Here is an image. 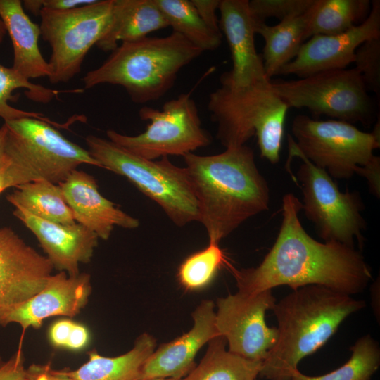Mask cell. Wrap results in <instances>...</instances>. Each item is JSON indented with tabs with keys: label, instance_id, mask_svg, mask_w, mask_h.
Listing matches in <instances>:
<instances>
[{
	"label": "cell",
	"instance_id": "9",
	"mask_svg": "<svg viewBox=\"0 0 380 380\" xmlns=\"http://www.w3.org/2000/svg\"><path fill=\"white\" fill-rule=\"evenodd\" d=\"M379 117L373 130L365 132L353 124L318 120L298 115L291 125L296 150L334 179H349L380 148Z\"/></svg>",
	"mask_w": 380,
	"mask_h": 380
},
{
	"label": "cell",
	"instance_id": "27",
	"mask_svg": "<svg viewBox=\"0 0 380 380\" xmlns=\"http://www.w3.org/2000/svg\"><path fill=\"white\" fill-rule=\"evenodd\" d=\"M370 6L369 0H315L308 10L307 39L347 31L367 17Z\"/></svg>",
	"mask_w": 380,
	"mask_h": 380
},
{
	"label": "cell",
	"instance_id": "28",
	"mask_svg": "<svg viewBox=\"0 0 380 380\" xmlns=\"http://www.w3.org/2000/svg\"><path fill=\"white\" fill-rule=\"evenodd\" d=\"M173 32L182 35L203 52L217 49L221 31L210 28L200 17L191 0H154Z\"/></svg>",
	"mask_w": 380,
	"mask_h": 380
},
{
	"label": "cell",
	"instance_id": "43",
	"mask_svg": "<svg viewBox=\"0 0 380 380\" xmlns=\"http://www.w3.org/2000/svg\"><path fill=\"white\" fill-rule=\"evenodd\" d=\"M6 29L3 22L2 19L0 17V46L3 42L4 38L6 34Z\"/></svg>",
	"mask_w": 380,
	"mask_h": 380
},
{
	"label": "cell",
	"instance_id": "34",
	"mask_svg": "<svg viewBox=\"0 0 380 380\" xmlns=\"http://www.w3.org/2000/svg\"><path fill=\"white\" fill-rule=\"evenodd\" d=\"M96 0H25L23 6L34 15H39L42 9L63 11L92 4Z\"/></svg>",
	"mask_w": 380,
	"mask_h": 380
},
{
	"label": "cell",
	"instance_id": "15",
	"mask_svg": "<svg viewBox=\"0 0 380 380\" xmlns=\"http://www.w3.org/2000/svg\"><path fill=\"white\" fill-rule=\"evenodd\" d=\"M380 37V1L374 0L367 17L359 25L334 35H314L304 42L296 57L279 75L300 78L354 63L356 49L368 39Z\"/></svg>",
	"mask_w": 380,
	"mask_h": 380
},
{
	"label": "cell",
	"instance_id": "12",
	"mask_svg": "<svg viewBox=\"0 0 380 380\" xmlns=\"http://www.w3.org/2000/svg\"><path fill=\"white\" fill-rule=\"evenodd\" d=\"M270 81L289 108H304L314 115L351 124L368 125L371 121L372 104L355 68L327 70L298 80Z\"/></svg>",
	"mask_w": 380,
	"mask_h": 380
},
{
	"label": "cell",
	"instance_id": "22",
	"mask_svg": "<svg viewBox=\"0 0 380 380\" xmlns=\"http://www.w3.org/2000/svg\"><path fill=\"white\" fill-rule=\"evenodd\" d=\"M169 27L154 0H113L108 30L96 44L103 51H113L121 41L133 42Z\"/></svg>",
	"mask_w": 380,
	"mask_h": 380
},
{
	"label": "cell",
	"instance_id": "38",
	"mask_svg": "<svg viewBox=\"0 0 380 380\" xmlns=\"http://www.w3.org/2000/svg\"><path fill=\"white\" fill-rule=\"evenodd\" d=\"M202 20L213 30L221 31L216 11L220 0H191Z\"/></svg>",
	"mask_w": 380,
	"mask_h": 380
},
{
	"label": "cell",
	"instance_id": "25",
	"mask_svg": "<svg viewBox=\"0 0 380 380\" xmlns=\"http://www.w3.org/2000/svg\"><path fill=\"white\" fill-rule=\"evenodd\" d=\"M226 345L222 336L210 340L200 362L180 380H255L262 362L234 354Z\"/></svg>",
	"mask_w": 380,
	"mask_h": 380
},
{
	"label": "cell",
	"instance_id": "16",
	"mask_svg": "<svg viewBox=\"0 0 380 380\" xmlns=\"http://www.w3.org/2000/svg\"><path fill=\"white\" fill-rule=\"evenodd\" d=\"M91 293L88 274L69 276L59 272L51 274L39 292L5 315L1 326L17 323L25 331L29 327L40 328L44 320L51 317H75L87 305Z\"/></svg>",
	"mask_w": 380,
	"mask_h": 380
},
{
	"label": "cell",
	"instance_id": "24",
	"mask_svg": "<svg viewBox=\"0 0 380 380\" xmlns=\"http://www.w3.org/2000/svg\"><path fill=\"white\" fill-rule=\"evenodd\" d=\"M308 20V11L303 15L283 20L274 25L255 21V32L265 42L262 59L269 80L298 55L304 41Z\"/></svg>",
	"mask_w": 380,
	"mask_h": 380
},
{
	"label": "cell",
	"instance_id": "13",
	"mask_svg": "<svg viewBox=\"0 0 380 380\" xmlns=\"http://www.w3.org/2000/svg\"><path fill=\"white\" fill-rule=\"evenodd\" d=\"M276 298L272 290L257 293L239 291L217 300L215 324L228 350L246 359L262 362L277 339V327L266 324L265 315Z\"/></svg>",
	"mask_w": 380,
	"mask_h": 380
},
{
	"label": "cell",
	"instance_id": "17",
	"mask_svg": "<svg viewBox=\"0 0 380 380\" xmlns=\"http://www.w3.org/2000/svg\"><path fill=\"white\" fill-rule=\"evenodd\" d=\"M219 26L229 44L232 68L220 77V83L246 86L269 80L265 72L262 56L255 45V20L248 0H220Z\"/></svg>",
	"mask_w": 380,
	"mask_h": 380
},
{
	"label": "cell",
	"instance_id": "8",
	"mask_svg": "<svg viewBox=\"0 0 380 380\" xmlns=\"http://www.w3.org/2000/svg\"><path fill=\"white\" fill-rule=\"evenodd\" d=\"M288 143L286 167L293 157L303 160L296 184L302 192L301 210L314 224L318 236L324 241H336L351 248H355L357 241L362 248L366 221L362 215L365 205L359 192H341L327 171L315 166L296 150L290 134Z\"/></svg>",
	"mask_w": 380,
	"mask_h": 380
},
{
	"label": "cell",
	"instance_id": "23",
	"mask_svg": "<svg viewBox=\"0 0 380 380\" xmlns=\"http://www.w3.org/2000/svg\"><path fill=\"white\" fill-rule=\"evenodd\" d=\"M156 341L148 333L138 336L133 348L117 357H105L95 350L76 370H67L74 380H141L142 367L156 349Z\"/></svg>",
	"mask_w": 380,
	"mask_h": 380
},
{
	"label": "cell",
	"instance_id": "10",
	"mask_svg": "<svg viewBox=\"0 0 380 380\" xmlns=\"http://www.w3.org/2000/svg\"><path fill=\"white\" fill-rule=\"evenodd\" d=\"M139 116L149 121L144 132L136 136L106 132L108 139L131 153L148 160L184 156L208 146V133L202 127L198 110L191 92L166 101L159 110L144 106Z\"/></svg>",
	"mask_w": 380,
	"mask_h": 380
},
{
	"label": "cell",
	"instance_id": "5",
	"mask_svg": "<svg viewBox=\"0 0 380 380\" xmlns=\"http://www.w3.org/2000/svg\"><path fill=\"white\" fill-rule=\"evenodd\" d=\"M271 80L235 87L226 83L211 92L208 108L217 124V139L226 148L246 145L257 137L260 156L272 164L280 159L289 110Z\"/></svg>",
	"mask_w": 380,
	"mask_h": 380
},
{
	"label": "cell",
	"instance_id": "33",
	"mask_svg": "<svg viewBox=\"0 0 380 380\" xmlns=\"http://www.w3.org/2000/svg\"><path fill=\"white\" fill-rule=\"evenodd\" d=\"M355 70L367 90L380 93V37L367 40L355 51Z\"/></svg>",
	"mask_w": 380,
	"mask_h": 380
},
{
	"label": "cell",
	"instance_id": "6",
	"mask_svg": "<svg viewBox=\"0 0 380 380\" xmlns=\"http://www.w3.org/2000/svg\"><path fill=\"white\" fill-rule=\"evenodd\" d=\"M88 151L101 167L129 179L156 202L178 227L198 220V207L185 167L168 157L148 160L135 155L109 139L94 135L85 138Z\"/></svg>",
	"mask_w": 380,
	"mask_h": 380
},
{
	"label": "cell",
	"instance_id": "41",
	"mask_svg": "<svg viewBox=\"0 0 380 380\" xmlns=\"http://www.w3.org/2000/svg\"><path fill=\"white\" fill-rule=\"evenodd\" d=\"M8 187H15V181L10 158L4 152L0 158V194Z\"/></svg>",
	"mask_w": 380,
	"mask_h": 380
},
{
	"label": "cell",
	"instance_id": "18",
	"mask_svg": "<svg viewBox=\"0 0 380 380\" xmlns=\"http://www.w3.org/2000/svg\"><path fill=\"white\" fill-rule=\"evenodd\" d=\"M215 303L203 300L192 313L193 327L173 341L160 344L141 369V379H182L196 365L195 357L206 343L220 336L215 324Z\"/></svg>",
	"mask_w": 380,
	"mask_h": 380
},
{
	"label": "cell",
	"instance_id": "1",
	"mask_svg": "<svg viewBox=\"0 0 380 380\" xmlns=\"http://www.w3.org/2000/svg\"><path fill=\"white\" fill-rule=\"evenodd\" d=\"M281 206L277 237L259 265L237 270L228 264L238 291L257 293L279 286L296 290L319 285L350 296L362 293L372 273L360 252L311 237L300 221L301 201L294 194H285Z\"/></svg>",
	"mask_w": 380,
	"mask_h": 380
},
{
	"label": "cell",
	"instance_id": "7",
	"mask_svg": "<svg viewBox=\"0 0 380 380\" xmlns=\"http://www.w3.org/2000/svg\"><path fill=\"white\" fill-rule=\"evenodd\" d=\"M4 124L5 152L17 186L42 179L58 184L83 163L101 167L88 150L67 139L47 122L23 118Z\"/></svg>",
	"mask_w": 380,
	"mask_h": 380
},
{
	"label": "cell",
	"instance_id": "21",
	"mask_svg": "<svg viewBox=\"0 0 380 380\" xmlns=\"http://www.w3.org/2000/svg\"><path fill=\"white\" fill-rule=\"evenodd\" d=\"M0 17L12 42V68L27 80L50 75L49 63L39 47V25L25 13L22 1L0 0Z\"/></svg>",
	"mask_w": 380,
	"mask_h": 380
},
{
	"label": "cell",
	"instance_id": "11",
	"mask_svg": "<svg viewBox=\"0 0 380 380\" xmlns=\"http://www.w3.org/2000/svg\"><path fill=\"white\" fill-rule=\"evenodd\" d=\"M113 3L96 0L72 9L40 11L41 36L51 49V84L68 82L81 71L86 55L108 30Z\"/></svg>",
	"mask_w": 380,
	"mask_h": 380
},
{
	"label": "cell",
	"instance_id": "32",
	"mask_svg": "<svg viewBox=\"0 0 380 380\" xmlns=\"http://www.w3.org/2000/svg\"><path fill=\"white\" fill-rule=\"evenodd\" d=\"M315 0H251L248 1L251 13L255 21L265 22L276 18L279 22L304 14Z\"/></svg>",
	"mask_w": 380,
	"mask_h": 380
},
{
	"label": "cell",
	"instance_id": "37",
	"mask_svg": "<svg viewBox=\"0 0 380 380\" xmlns=\"http://www.w3.org/2000/svg\"><path fill=\"white\" fill-rule=\"evenodd\" d=\"M27 380H74L66 369L56 370L49 364H32L26 369Z\"/></svg>",
	"mask_w": 380,
	"mask_h": 380
},
{
	"label": "cell",
	"instance_id": "42",
	"mask_svg": "<svg viewBox=\"0 0 380 380\" xmlns=\"http://www.w3.org/2000/svg\"><path fill=\"white\" fill-rule=\"evenodd\" d=\"M7 136V127L4 124L0 127V158L4 156L5 152V146Z\"/></svg>",
	"mask_w": 380,
	"mask_h": 380
},
{
	"label": "cell",
	"instance_id": "26",
	"mask_svg": "<svg viewBox=\"0 0 380 380\" xmlns=\"http://www.w3.org/2000/svg\"><path fill=\"white\" fill-rule=\"evenodd\" d=\"M15 188L6 196L15 208H22L39 218L62 224L76 222L58 184L42 179Z\"/></svg>",
	"mask_w": 380,
	"mask_h": 380
},
{
	"label": "cell",
	"instance_id": "45",
	"mask_svg": "<svg viewBox=\"0 0 380 380\" xmlns=\"http://www.w3.org/2000/svg\"><path fill=\"white\" fill-rule=\"evenodd\" d=\"M3 362H2L1 357V356H0V365H1Z\"/></svg>",
	"mask_w": 380,
	"mask_h": 380
},
{
	"label": "cell",
	"instance_id": "19",
	"mask_svg": "<svg viewBox=\"0 0 380 380\" xmlns=\"http://www.w3.org/2000/svg\"><path fill=\"white\" fill-rule=\"evenodd\" d=\"M13 215L37 238L53 268L69 276L80 273V263L90 262L98 236L83 225L62 224L39 218L16 207Z\"/></svg>",
	"mask_w": 380,
	"mask_h": 380
},
{
	"label": "cell",
	"instance_id": "14",
	"mask_svg": "<svg viewBox=\"0 0 380 380\" xmlns=\"http://www.w3.org/2000/svg\"><path fill=\"white\" fill-rule=\"evenodd\" d=\"M53 267L10 227L0 228V326L15 305L39 292Z\"/></svg>",
	"mask_w": 380,
	"mask_h": 380
},
{
	"label": "cell",
	"instance_id": "2",
	"mask_svg": "<svg viewBox=\"0 0 380 380\" xmlns=\"http://www.w3.org/2000/svg\"><path fill=\"white\" fill-rule=\"evenodd\" d=\"M209 242L220 243L251 217L269 209L270 188L246 145L222 153L182 156Z\"/></svg>",
	"mask_w": 380,
	"mask_h": 380
},
{
	"label": "cell",
	"instance_id": "3",
	"mask_svg": "<svg viewBox=\"0 0 380 380\" xmlns=\"http://www.w3.org/2000/svg\"><path fill=\"white\" fill-rule=\"evenodd\" d=\"M365 302L319 285H308L276 302L277 339L262 362L259 376L291 380L299 362L322 348Z\"/></svg>",
	"mask_w": 380,
	"mask_h": 380
},
{
	"label": "cell",
	"instance_id": "30",
	"mask_svg": "<svg viewBox=\"0 0 380 380\" xmlns=\"http://www.w3.org/2000/svg\"><path fill=\"white\" fill-rule=\"evenodd\" d=\"M350 359L339 368L321 376H308L296 371L291 380H371L380 365L379 343L369 335L360 338L350 347Z\"/></svg>",
	"mask_w": 380,
	"mask_h": 380
},
{
	"label": "cell",
	"instance_id": "4",
	"mask_svg": "<svg viewBox=\"0 0 380 380\" xmlns=\"http://www.w3.org/2000/svg\"><path fill=\"white\" fill-rule=\"evenodd\" d=\"M202 53L173 32L122 42L99 68L84 75V87L120 85L136 103L158 100L173 87L179 72Z\"/></svg>",
	"mask_w": 380,
	"mask_h": 380
},
{
	"label": "cell",
	"instance_id": "31",
	"mask_svg": "<svg viewBox=\"0 0 380 380\" xmlns=\"http://www.w3.org/2000/svg\"><path fill=\"white\" fill-rule=\"evenodd\" d=\"M227 263L219 243L209 242L208 247L191 254L181 263L177 279L186 290H201L208 286L220 267Z\"/></svg>",
	"mask_w": 380,
	"mask_h": 380
},
{
	"label": "cell",
	"instance_id": "39",
	"mask_svg": "<svg viewBox=\"0 0 380 380\" xmlns=\"http://www.w3.org/2000/svg\"><path fill=\"white\" fill-rule=\"evenodd\" d=\"M75 322L63 319L53 322L49 329V339L56 348H66Z\"/></svg>",
	"mask_w": 380,
	"mask_h": 380
},
{
	"label": "cell",
	"instance_id": "44",
	"mask_svg": "<svg viewBox=\"0 0 380 380\" xmlns=\"http://www.w3.org/2000/svg\"><path fill=\"white\" fill-rule=\"evenodd\" d=\"M141 380H180V379H175L172 378H151V379H141Z\"/></svg>",
	"mask_w": 380,
	"mask_h": 380
},
{
	"label": "cell",
	"instance_id": "36",
	"mask_svg": "<svg viewBox=\"0 0 380 380\" xmlns=\"http://www.w3.org/2000/svg\"><path fill=\"white\" fill-rule=\"evenodd\" d=\"M365 177L368 183L370 193L376 198L380 197V157L373 156L364 166H360L356 173Z\"/></svg>",
	"mask_w": 380,
	"mask_h": 380
},
{
	"label": "cell",
	"instance_id": "29",
	"mask_svg": "<svg viewBox=\"0 0 380 380\" xmlns=\"http://www.w3.org/2000/svg\"><path fill=\"white\" fill-rule=\"evenodd\" d=\"M18 89H25V94L30 99L43 103H49L61 92L32 83L12 68L5 67L0 63V118L4 122L23 118H33L59 125L41 113L25 111L11 106L9 102L17 99L13 93Z\"/></svg>",
	"mask_w": 380,
	"mask_h": 380
},
{
	"label": "cell",
	"instance_id": "35",
	"mask_svg": "<svg viewBox=\"0 0 380 380\" xmlns=\"http://www.w3.org/2000/svg\"><path fill=\"white\" fill-rule=\"evenodd\" d=\"M0 380H27L26 368L21 349L0 365Z\"/></svg>",
	"mask_w": 380,
	"mask_h": 380
},
{
	"label": "cell",
	"instance_id": "40",
	"mask_svg": "<svg viewBox=\"0 0 380 380\" xmlns=\"http://www.w3.org/2000/svg\"><path fill=\"white\" fill-rule=\"evenodd\" d=\"M89 338L90 336L87 328L82 324L75 322L66 348L75 351L80 350L87 346Z\"/></svg>",
	"mask_w": 380,
	"mask_h": 380
},
{
	"label": "cell",
	"instance_id": "20",
	"mask_svg": "<svg viewBox=\"0 0 380 380\" xmlns=\"http://www.w3.org/2000/svg\"><path fill=\"white\" fill-rule=\"evenodd\" d=\"M58 185L75 221L99 238L107 240L115 226L125 229L139 227L137 219L115 207L99 193L95 179L85 172L75 170Z\"/></svg>",
	"mask_w": 380,
	"mask_h": 380
}]
</instances>
